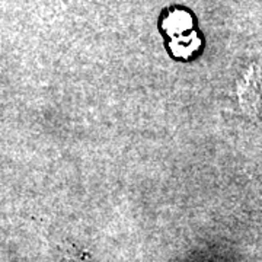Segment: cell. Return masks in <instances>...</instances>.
Listing matches in <instances>:
<instances>
[{
  "mask_svg": "<svg viewBox=\"0 0 262 262\" xmlns=\"http://www.w3.org/2000/svg\"><path fill=\"white\" fill-rule=\"evenodd\" d=\"M163 29L172 37V39L184 37L185 32H192V16L187 10H170L166 18L163 19Z\"/></svg>",
  "mask_w": 262,
  "mask_h": 262,
  "instance_id": "2",
  "label": "cell"
},
{
  "mask_svg": "<svg viewBox=\"0 0 262 262\" xmlns=\"http://www.w3.org/2000/svg\"><path fill=\"white\" fill-rule=\"evenodd\" d=\"M51 2H54V3H57L58 6H67L72 0H51Z\"/></svg>",
  "mask_w": 262,
  "mask_h": 262,
  "instance_id": "3",
  "label": "cell"
},
{
  "mask_svg": "<svg viewBox=\"0 0 262 262\" xmlns=\"http://www.w3.org/2000/svg\"><path fill=\"white\" fill-rule=\"evenodd\" d=\"M237 96L245 113L255 117L259 111V70L252 67L246 72L244 80L237 83Z\"/></svg>",
  "mask_w": 262,
  "mask_h": 262,
  "instance_id": "1",
  "label": "cell"
}]
</instances>
